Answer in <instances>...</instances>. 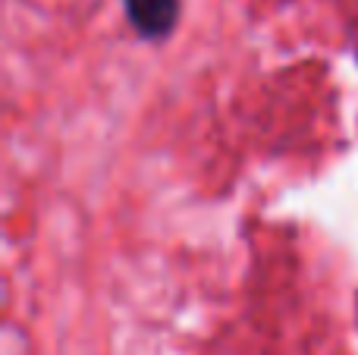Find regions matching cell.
Returning <instances> with one entry per match:
<instances>
[{"label":"cell","instance_id":"6da1fadb","mask_svg":"<svg viewBox=\"0 0 358 355\" xmlns=\"http://www.w3.org/2000/svg\"><path fill=\"white\" fill-rule=\"evenodd\" d=\"M132 29L145 38H164L176 25L179 0H123Z\"/></svg>","mask_w":358,"mask_h":355}]
</instances>
